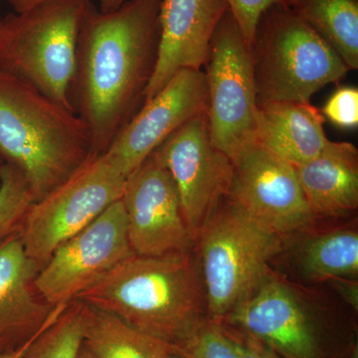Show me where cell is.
Segmentation results:
<instances>
[{
	"label": "cell",
	"instance_id": "1",
	"mask_svg": "<svg viewBox=\"0 0 358 358\" xmlns=\"http://www.w3.org/2000/svg\"><path fill=\"white\" fill-rule=\"evenodd\" d=\"M162 0H129L112 13L90 2L77 48L75 113L103 154L145 103L157 63Z\"/></svg>",
	"mask_w": 358,
	"mask_h": 358
},
{
	"label": "cell",
	"instance_id": "2",
	"mask_svg": "<svg viewBox=\"0 0 358 358\" xmlns=\"http://www.w3.org/2000/svg\"><path fill=\"white\" fill-rule=\"evenodd\" d=\"M77 300L114 313L141 333L173 346L209 319L194 249L164 256L134 254Z\"/></svg>",
	"mask_w": 358,
	"mask_h": 358
},
{
	"label": "cell",
	"instance_id": "3",
	"mask_svg": "<svg viewBox=\"0 0 358 358\" xmlns=\"http://www.w3.org/2000/svg\"><path fill=\"white\" fill-rule=\"evenodd\" d=\"M83 120L0 69V157L41 199L95 155Z\"/></svg>",
	"mask_w": 358,
	"mask_h": 358
},
{
	"label": "cell",
	"instance_id": "4",
	"mask_svg": "<svg viewBox=\"0 0 358 358\" xmlns=\"http://www.w3.org/2000/svg\"><path fill=\"white\" fill-rule=\"evenodd\" d=\"M220 324L248 334L282 358H348L358 350L353 324L310 303L272 270Z\"/></svg>",
	"mask_w": 358,
	"mask_h": 358
},
{
	"label": "cell",
	"instance_id": "5",
	"mask_svg": "<svg viewBox=\"0 0 358 358\" xmlns=\"http://www.w3.org/2000/svg\"><path fill=\"white\" fill-rule=\"evenodd\" d=\"M90 2L44 0L24 13L3 17L0 69L75 112L78 39Z\"/></svg>",
	"mask_w": 358,
	"mask_h": 358
},
{
	"label": "cell",
	"instance_id": "6",
	"mask_svg": "<svg viewBox=\"0 0 358 358\" xmlns=\"http://www.w3.org/2000/svg\"><path fill=\"white\" fill-rule=\"evenodd\" d=\"M284 241L230 199L219 204L194 245L209 319L220 322L254 293Z\"/></svg>",
	"mask_w": 358,
	"mask_h": 358
},
{
	"label": "cell",
	"instance_id": "7",
	"mask_svg": "<svg viewBox=\"0 0 358 358\" xmlns=\"http://www.w3.org/2000/svg\"><path fill=\"white\" fill-rule=\"evenodd\" d=\"M258 103H308L338 83L348 66L292 7L275 6L261 16L251 45Z\"/></svg>",
	"mask_w": 358,
	"mask_h": 358
},
{
	"label": "cell",
	"instance_id": "8",
	"mask_svg": "<svg viewBox=\"0 0 358 358\" xmlns=\"http://www.w3.org/2000/svg\"><path fill=\"white\" fill-rule=\"evenodd\" d=\"M127 178L95 155L28 209L20 231L27 256L42 268L56 249L122 199Z\"/></svg>",
	"mask_w": 358,
	"mask_h": 358
},
{
	"label": "cell",
	"instance_id": "9",
	"mask_svg": "<svg viewBox=\"0 0 358 358\" xmlns=\"http://www.w3.org/2000/svg\"><path fill=\"white\" fill-rule=\"evenodd\" d=\"M204 66L209 136L231 157L254 138L258 100L251 47L229 10L213 33Z\"/></svg>",
	"mask_w": 358,
	"mask_h": 358
},
{
	"label": "cell",
	"instance_id": "10",
	"mask_svg": "<svg viewBox=\"0 0 358 358\" xmlns=\"http://www.w3.org/2000/svg\"><path fill=\"white\" fill-rule=\"evenodd\" d=\"M134 254L120 199L54 251L35 278V289L52 307L67 305Z\"/></svg>",
	"mask_w": 358,
	"mask_h": 358
},
{
	"label": "cell",
	"instance_id": "11",
	"mask_svg": "<svg viewBox=\"0 0 358 358\" xmlns=\"http://www.w3.org/2000/svg\"><path fill=\"white\" fill-rule=\"evenodd\" d=\"M233 179L227 199L286 239L315 221L294 166L253 138L230 157Z\"/></svg>",
	"mask_w": 358,
	"mask_h": 358
},
{
	"label": "cell",
	"instance_id": "12",
	"mask_svg": "<svg viewBox=\"0 0 358 358\" xmlns=\"http://www.w3.org/2000/svg\"><path fill=\"white\" fill-rule=\"evenodd\" d=\"M173 178L183 218L194 239L229 194L233 164L214 147L206 113L193 117L157 150Z\"/></svg>",
	"mask_w": 358,
	"mask_h": 358
},
{
	"label": "cell",
	"instance_id": "13",
	"mask_svg": "<svg viewBox=\"0 0 358 358\" xmlns=\"http://www.w3.org/2000/svg\"><path fill=\"white\" fill-rule=\"evenodd\" d=\"M121 200L134 254L164 256L194 249L178 190L157 150L127 178Z\"/></svg>",
	"mask_w": 358,
	"mask_h": 358
},
{
	"label": "cell",
	"instance_id": "14",
	"mask_svg": "<svg viewBox=\"0 0 358 358\" xmlns=\"http://www.w3.org/2000/svg\"><path fill=\"white\" fill-rule=\"evenodd\" d=\"M202 70L178 71L129 120L103 154L127 178L186 122L207 112Z\"/></svg>",
	"mask_w": 358,
	"mask_h": 358
},
{
	"label": "cell",
	"instance_id": "15",
	"mask_svg": "<svg viewBox=\"0 0 358 358\" xmlns=\"http://www.w3.org/2000/svg\"><path fill=\"white\" fill-rule=\"evenodd\" d=\"M227 10L225 0H162L157 63L145 102L178 71L201 70L213 33Z\"/></svg>",
	"mask_w": 358,
	"mask_h": 358
},
{
	"label": "cell",
	"instance_id": "16",
	"mask_svg": "<svg viewBox=\"0 0 358 358\" xmlns=\"http://www.w3.org/2000/svg\"><path fill=\"white\" fill-rule=\"evenodd\" d=\"M39 270L20 233L0 246V355L24 345L67 307H52L39 296L34 286Z\"/></svg>",
	"mask_w": 358,
	"mask_h": 358
},
{
	"label": "cell",
	"instance_id": "17",
	"mask_svg": "<svg viewBox=\"0 0 358 358\" xmlns=\"http://www.w3.org/2000/svg\"><path fill=\"white\" fill-rule=\"evenodd\" d=\"M326 117L308 103H258L254 140L296 167L307 164L326 148Z\"/></svg>",
	"mask_w": 358,
	"mask_h": 358
},
{
	"label": "cell",
	"instance_id": "18",
	"mask_svg": "<svg viewBox=\"0 0 358 358\" xmlns=\"http://www.w3.org/2000/svg\"><path fill=\"white\" fill-rule=\"evenodd\" d=\"M294 169L315 218L343 217L358 208V152L352 143L329 141L317 157Z\"/></svg>",
	"mask_w": 358,
	"mask_h": 358
},
{
	"label": "cell",
	"instance_id": "19",
	"mask_svg": "<svg viewBox=\"0 0 358 358\" xmlns=\"http://www.w3.org/2000/svg\"><path fill=\"white\" fill-rule=\"evenodd\" d=\"M83 303V345L94 357L176 358L173 345L141 333L114 313Z\"/></svg>",
	"mask_w": 358,
	"mask_h": 358
},
{
	"label": "cell",
	"instance_id": "20",
	"mask_svg": "<svg viewBox=\"0 0 358 358\" xmlns=\"http://www.w3.org/2000/svg\"><path fill=\"white\" fill-rule=\"evenodd\" d=\"M292 8L350 71L358 69V0H292Z\"/></svg>",
	"mask_w": 358,
	"mask_h": 358
},
{
	"label": "cell",
	"instance_id": "21",
	"mask_svg": "<svg viewBox=\"0 0 358 358\" xmlns=\"http://www.w3.org/2000/svg\"><path fill=\"white\" fill-rule=\"evenodd\" d=\"M300 272L308 281L331 282L358 274V232L345 227L312 238L303 245Z\"/></svg>",
	"mask_w": 358,
	"mask_h": 358
},
{
	"label": "cell",
	"instance_id": "22",
	"mask_svg": "<svg viewBox=\"0 0 358 358\" xmlns=\"http://www.w3.org/2000/svg\"><path fill=\"white\" fill-rule=\"evenodd\" d=\"M83 308L81 301L68 303L21 358H77L83 343Z\"/></svg>",
	"mask_w": 358,
	"mask_h": 358
},
{
	"label": "cell",
	"instance_id": "23",
	"mask_svg": "<svg viewBox=\"0 0 358 358\" xmlns=\"http://www.w3.org/2000/svg\"><path fill=\"white\" fill-rule=\"evenodd\" d=\"M34 201L25 176L15 166L3 162L0 166V246L20 233Z\"/></svg>",
	"mask_w": 358,
	"mask_h": 358
},
{
	"label": "cell",
	"instance_id": "24",
	"mask_svg": "<svg viewBox=\"0 0 358 358\" xmlns=\"http://www.w3.org/2000/svg\"><path fill=\"white\" fill-rule=\"evenodd\" d=\"M173 348L180 358H240L220 322L211 319L205 320L189 338Z\"/></svg>",
	"mask_w": 358,
	"mask_h": 358
},
{
	"label": "cell",
	"instance_id": "25",
	"mask_svg": "<svg viewBox=\"0 0 358 358\" xmlns=\"http://www.w3.org/2000/svg\"><path fill=\"white\" fill-rule=\"evenodd\" d=\"M228 10L234 18L243 35L245 41L251 47L256 27L261 16L275 6L292 7V0H225Z\"/></svg>",
	"mask_w": 358,
	"mask_h": 358
},
{
	"label": "cell",
	"instance_id": "26",
	"mask_svg": "<svg viewBox=\"0 0 358 358\" xmlns=\"http://www.w3.org/2000/svg\"><path fill=\"white\" fill-rule=\"evenodd\" d=\"M322 115L341 129H355L358 126V90L343 87L336 90L327 100Z\"/></svg>",
	"mask_w": 358,
	"mask_h": 358
},
{
	"label": "cell",
	"instance_id": "27",
	"mask_svg": "<svg viewBox=\"0 0 358 358\" xmlns=\"http://www.w3.org/2000/svg\"><path fill=\"white\" fill-rule=\"evenodd\" d=\"M236 348L240 358H282L272 350L248 334L221 324Z\"/></svg>",
	"mask_w": 358,
	"mask_h": 358
},
{
	"label": "cell",
	"instance_id": "28",
	"mask_svg": "<svg viewBox=\"0 0 358 358\" xmlns=\"http://www.w3.org/2000/svg\"><path fill=\"white\" fill-rule=\"evenodd\" d=\"M6 1L13 7L15 13H21L36 6L40 2L44 1V0H6ZM128 1L129 0H98L99 6L96 7L102 13H112V11L117 10Z\"/></svg>",
	"mask_w": 358,
	"mask_h": 358
},
{
	"label": "cell",
	"instance_id": "29",
	"mask_svg": "<svg viewBox=\"0 0 358 358\" xmlns=\"http://www.w3.org/2000/svg\"><path fill=\"white\" fill-rule=\"evenodd\" d=\"M338 289L339 294L343 296L345 303H348L353 308L358 310V285L357 282L350 278L336 279L331 281Z\"/></svg>",
	"mask_w": 358,
	"mask_h": 358
},
{
	"label": "cell",
	"instance_id": "30",
	"mask_svg": "<svg viewBox=\"0 0 358 358\" xmlns=\"http://www.w3.org/2000/svg\"><path fill=\"white\" fill-rule=\"evenodd\" d=\"M51 322V324H52ZM48 324V326H49ZM47 326V327H48ZM47 327H45L42 331H40L38 334H35L34 336H33L32 338H30L29 341H27V343H25L24 345H21L20 348H18L17 350H13V352H6V353H1L0 355V358H21L22 357V355H24L26 350H27V348H29L30 345L34 341V339L38 336V334L41 333V331H43L45 329H46Z\"/></svg>",
	"mask_w": 358,
	"mask_h": 358
},
{
	"label": "cell",
	"instance_id": "31",
	"mask_svg": "<svg viewBox=\"0 0 358 358\" xmlns=\"http://www.w3.org/2000/svg\"><path fill=\"white\" fill-rule=\"evenodd\" d=\"M77 358H95L92 355V353L87 350L82 343L81 348H80L79 353H78Z\"/></svg>",
	"mask_w": 358,
	"mask_h": 358
},
{
	"label": "cell",
	"instance_id": "32",
	"mask_svg": "<svg viewBox=\"0 0 358 358\" xmlns=\"http://www.w3.org/2000/svg\"><path fill=\"white\" fill-rule=\"evenodd\" d=\"M2 31H3V18L0 17V39H1Z\"/></svg>",
	"mask_w": 358,
	"mask_h": 358
},
{
	"label": "cell",
	"instance_id": "33",
	"mask_svg": "<svg viewBox=\"0 0 358 358\" xmlns=\"http://www.w3.org/2000/svg\"><path fill=\"white\" fill-rule=\"evenodd\" d=\"M3 164V160H2L1 157H0V166Z\"/></svg>",
	"mask_w": 358,
	"mask_h": 358
},
{
	"label": "cell",
	"instance_id": "34",
	"mask_svg": "<svg viewBox=\"0 0 358 358\" xmlns=\"http://www.w3.org/2000/svg\"><path fill=\"white\" fill-rule=\"evenodd\" d=\"M176 358H180V357H178V355H176Z\"/></svg>",
	"mask_w": 358,
	"mask_h": 358
}]
</instances>
